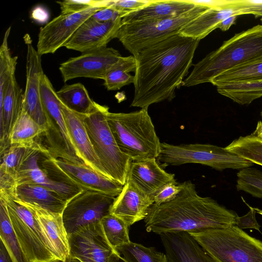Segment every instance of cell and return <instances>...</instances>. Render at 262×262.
<instances>
[{"label": "cell", "instance_id": "obj_28", "mask_svg": "<svg viewBox=\"0 0 262 262\" xmlns=\"http://www.w3.org/2000/svg\"><path fill=\"white\" fill-rule=\"evenodd\" d=\"M56 94L61 103L80 114H89L97 104L91 98L86 89L81 83L66 84Z\"/></svg>", "mask_w": 262, "mask_h": 262}, {"label": "cell", "instance_id": "obj_18", "mask_svg": "<svg viewBox=\"0 0 262 262\" xmlns=\"http://www.w3.org/2000/svg\"><path fill=\"white\" fill-rule=\"evenodd\" d=\"M122 25V18L101 23L92 16L79 27L65 47L82 53L107 47L108 43L116 38Z\"/></svg>", "mask_w": 262, "mask_h": 262}, {"label": "cell", "instance_id": "obj_19", "mask_svg": "<svg viewBox=\"0 0 262 262\" xmlns=\"http://www.w3.org/2000/svg\"><path fill=\"white\" fill-rule=\"evenodd\" d=\"M153 199L143 192L129 178L120 194L115 198L111 213L122 219L130 227L146 217Z\"/></svg>", "mask_w": 262, "mask_h": 262}, {"label": "cell", "instance_id": "obj_43", "mask_svg": "<svg viewBox=\"0 0 262 262\" xmlns=\"http://www.w3.org/2000/svg\"><path fill=\"white\" fill-rule=\"evenodd\" d=\"M231 8L242 14H251L262 18V0H231Z\"/></svg>", "mask_w": 262, "mask_h": 262}, {"label": "cell", "instance_id": "obj_42", "mask_svg": "<svg viewBox=\"0 0 262 262\" xmlns=\"http://www.w3.org/2000/svg\"><path fill=\"white\" fill-rule=\"evenodd\" d=\"M152 0H111L108 7L119 13L121 17L138 10L149 4Z\"/></svg>", "mask_w": 262, "mask_h": 262}, {"label": "cell", "instance_id": "obj_38", "mask_svg": "<svg viewBox=\"0 0 262 262\" xmlns=\"http://www.w3.org/2000/svg\"><path fill=\"white\" fill-rule=\"evenodd\" d=\"M236 189L252 196L262 198V171L250 167L241 169L237 173Z\"/></svg>", "mask_w": 262, "mask_h": 262}, {"label": "cell", "instance_id": "obj_33", "mask_svg": "<svg viewBox=\"0 0 262 262\" xmlns=\"http://www.w3.org/2000/svg\"><path fill=\"white\" fill-rule=\"evenodd\" d=\"M0 238L14 262H30L23 250L12 227L6 204L0 198Z\"/></svg>", "mask_w": 262, "mask_h": 262}, {"label": "cell", "instance_id": "obj_31", "mask_svg": "<svg viewBox=\"0 0 262 262\" xmlns=\"http://www.w3.org/2000/svg\"><path fill=\"white\" fill-rule=\"evenodd\" d=\"M225 148L253 164L262 166V133L257 129L249 135L233 140Z\"/></svg>", "mask_w": 262, "mask_h": 262}, {"label": "cell", "instance_id": "obj_52", "mask_svg": "<svg viewBox=\"0 0 262 262\" xmlns=\"http://www.w3.org/2000/svg\"><path fill=\"white\" fill-rule=\"evenodd\" d=\"M254 209H255V210L256 211V212L257 213H259V214H260L262 216V210H260L257 208H254Z\"/></svg>", "mask_w": 262, "mask_h": 262}, {"label": "cell", "instance_id": "obj_12", "mask_svg": "<svg viewBox=\"0 0 262 262\" xmlns=\"http://www.w3.org/2000/svg\"><path fill=\"white\" fill-rule=\"evenodd\" d=\"M115 198L86 189L70 199L62 213L68 236L81 227L100 223L103 217L111 213Z\"/></svg>", "mask_w": 262, "mask_h": 262}, {"label": "cell", "instance_id": "obj_4", "mask_svg": "<svg viewBox=\"0 0 262 262\" xmlns=\"http://www.w3.org/2000/svg\"><path fill=\"white\" fill-rule=\"evenodd\" d=\"M107 121L120 150L132 161L157 159L161 142L148 108L107 114Z\"/></svg>", "mask_w": 262, "mask_h": 262}, {"label": "cell", "instance_id": "obj_25", "mask_svg": "<svg viewBox=\"0 0 262 262\" xmlns=\"http://www.w3.org/2000/svg\"><path fill=\"white\" fill-rule=\"evenodd\" d=\"M195 6L187 0H152L141 9L124 15L122 24L172 17L187 12Z\"/></svg>", "mask_w": 262, "mask_h": 262}, {"label": "cell", "instance_id": "obj_50", "mask_svg": "<svg viewBox=\"0 0 262 262\" xmlns=\"http://www.w3.org/2000/svg\"><path fill=\"white\" fill-rule=\"evenodd\" d=\"M51 262H82V261L76 258L70 256L68 258H67L64 260L56 258Z\"/></svg>", "mask_w": 262, "mask_h": 262}, {"label": "cell", "instance_id": "obj_41", "mask_svg": "<svg viewBox=\"0 0 262 262\" xmlns=\"http://www.w3.org/2000/svg\"><path fill=\"white\" fill-rule=\"evenodd\" d=\"M183 184L175 179L164 185L154 196L155 204L159 205L173 200L181 191Z\"/></svg>", "mask_w": 262, "mask_h": 262}, {"label": "cell", "instance_id": "obj_26", "mask_svg": "<svg viewBox=\"0 0 262 262\" xmlns=\"http://www.w3.org/2000/svg\"><path fill=\"white\" fill-rule=\"evenodd\" d=\"M29 207L34 211L54 249L56 258L66 260L70 256V250L68 236L63 223L62 214Z\"/></svg>", "mask_w": 262, "mask_h": 262}, {"label": "cell", "instance_id": "obj_8", "mask_svg": "<svg viewBox=\"0 0 262 262\" xmlns=\"http://www.w3.org/2000/svg\"><path fill=\"white\" fill-rule=\"evenodd\" d=\"M157 161L161 167L198 163L217 170L242 169L253 163L222 147L208 144L172 145L162 142Z\"/></svg>", "mask_w": 262, "mask_h": 262}, {"label": "cell", "instance_id": "obj_7", "mask_svg": "<svg viewBox=\"0 0 262 262\" xmlns=\"http://www.w3.org/2000/svg\"><path fill=\"white\" fill-rule=\"evenodd\" d=\"M208 9L196 5L174 17L122 24L116 38L134 56L143 49L179 33L185 26Z\"/></svg>", "mask_w": 262, "mask_h": 262}, {"label": "cell", "instance_id": "obj_27", "mask_svg": "<svg viewBox=\"0 0 262 262\" xmlns=\"http://www.w3.org/2000/svg\"><path fill=\"white\" fill-rule=\"evenodd\" d=\"M242 13L233 9L209 8L185 26L179 33L186 37L200 40L217 29L219 24L232 15Z\"/></svg>", "mask_w": 262, "mask_h": 262}, {"label": "cell", "instance_id": "obj_23", "mask_svg": "<svg viewBox=\"0 0 262 262\" xmlns=\"http://www.w3.org/2000/svg\"><path fill=\"white\" fill-rule=\"evenodd\" d=\"M127 177L152 199L164 185L175 179L174 174L165 171L156 159L132 161Z\"/></svg>", "mask_w": 262, "mask_h": 262}, {"label": "cell", "instance_id": "obj_5", "mask_svg": "<svg viewBox=\"0 0 262 262\" xmlns=\"http://www.w3.org/2000/svg\"><path fill=\"white\" fill-rule=\"evenodd\" d=\"M189 233L216 262H262V242L236 225Z\"/></svg>", "mask_w": 262, "mask_h": 262}, {"label": "cell", "instance_id": "obj_30", "mask_svg": "<svg viewBox=\"0 0 262 262\" xmlns=\"http://www.w3.org/2000/svg\"><path fill=\"white\" fill-rule=\"evenodd\" d=\"M136 60L133 55L122 56L109 69L103 79V85L108 91L118 90L122 87L134 83Z\"/></svg>", "mask_w": 262, "mask_h": 262}, {"label": "cell", "instance_id": "obj_32", "mask_svg": "<svg viewBox=\"0 0 262 262\" xmlns=\"http://www.w3.org/2000/svg\"><path fill=\"white\" fill-rule=\"evenodd\" d=\"M262 80V57L222 73L210 81L213 85L241 81Z\"/></svg>", "mask_w": 262, "mask_h": 262}, {"label": "cell", "instance_id": "obj_13", "mask_svg": "<svg viewBox=\"0 0 262 262\" xmlns=\"http://www.w3.org/2000/svg\"><path fill=\"white\" fill-rule=\"evenodd\" d=\"M48 162L56 176L63 181L74 184L83 190L97 191L116 197L123 185L100 173L85 164H76L57 159L52 155Z\"/></svg>", "mask_w": 262, "mask_h": 262}, {"label": "cell", "instance_id": "obj_44", "mask_svg": "<svg viewBox=\"0 0 262 262\" xmlns=\"http://www.w3.org/2000/svg\"><path fill=\"white\" fill-rule=\"evenodd\" d=\"M250 210L242 216H237L236 219L235 225L241 229H254L259 231L260 226L257 222L255 217L256 211L254 208L247 204Z\"/></svg>", "mask_w": 262, "mask_h": 262}, {"label": "cell", "instance_id": "obj_35", "mask_svg": "<svg viewBox=\"0 0 262 262\" xmlns=\"http://www.w3.org/2000/svg\"><path fill=\"white\" fill-rule=\"evenodd\" d=\"M116 250L127 262H168L165 253L132 242Z\"/></svg>", "mask_w": 262, "mask_h": 262}, {"label": "cell", "instance_id": "obj_53", "mask_svg": "<svg viewBox=\"0 0 262 262\" xmlns=\"http://www.w3.org/2000/svg\"><path fill=\"white\" fill-rule=\"evenodd\" d=\"M260 21L261 23V25H262V18L260 19Z\"/></svg>", "mask_w": 262, "mask_h": 262}, {"label": "cell", "instance_id": "obj_9", "mask_svg": "<svg viewBox=\"0 0 262 262\" xmlns=\"http://www.w3.org/2000/svg\"><path fill=\"white\" fill-rule=\"evenodd\" d=\"M7 205L17 238L30 262H51L56 259L54 249L34 211L14 199L0 195Z\"/></svg>", "mask_w": 262, "mask_h": 262}, {"label": "cell", "instance_id": "obj_36", "mask_svg": "<svg viewBox=\"0 0 262 262\" xmlns=\"http://www.w3.org/2000/svg\"><path fill=\"white\" fill-rule=\"evenodd\" d=\"M100 223L107 241L114 250L131 242L129 227L120 218L110 213L102 218Z\"/></svg>", "mask_w": 262, "mask_h": 262}, {"label": "cell", "instance_id": "obj_2", "mask_svg": "<svg viewBox=\"0 0 262 262\" xmlns=\"http://www.w3.org/2000/svg\"><path fill=\"white\" fill-rule=\"evenodd\" d=\"M183 188L172 201L159 205L153 204L144 219L146 230L161 234L188 233L224 228L235 225L238 215L210 197L196 192L191 181L182 183Z\"/></svg>", "mask_w": 262, "mask_h": 262}, {"label": "cell", "instance_id": "obj_24", "mask_svg": "<svg viewBox=\"0 0 262 262\" xmlns=\"http://www.w3.org/2000/svg\"><path fill=\"white\" fill-rule=\"evenodd\" d=\"M24 94L15 76L10 80L0 100V153L10 146L11 130L23 108Z\"/></svg>", "mask_w": 262, "mask_h": 262}, {"label": "cell", "instance_id": "obj_15", "mask_svg": "<svg viewBox=\"0 0 262 262\" xmlns=\"http://www.w3.org/2000/svg\"><path fill=\"white\" fill-rule=\"evenodd\" d=\"M111 47L82 53L61 63L59 70L64 82L76 78L104 79L109 69L121 57Z\"/></svg>", "mask_w": 262, "mask_h": 262}, {"label": "cell", "instance_id": "obj_21", "mask_svg": "<svg viewBox=\"0 0 262 262\" xmlns=\"http://www.w3.org/2000/svg\"><path fill=\"white\" fill-rule=\"evenodd\" d=\"M168 262H216L187 232L160 234Z\"/></svg>", "mask_w": 262, "mask_h": 262}, {"label": "cell", "instance_id": "obj_34", "mask_svg": "<svg viewBox=\"0 0 262 262\" xmlns=\"http://www.w3.org/2000/svg\"><path fill=\"white\" fill-rule=\"evenodd\" d=\"M46 129L39 125L23 110L14 124L9 135L10 144L29 146L35 138L43 135Z\"/></svg>", "mask_w": 262, "mask_h": 262}, {"label": "cell", "instance_id": "obj_14", "mask_svg": "<svg viewBox=\"0 0 262 262\" xmlns=\"http://www.w3.org/2000/svg\"><path fill=\"white\" fill-rule=\"evenodd\" d=\"M102 8H95L55 17L40 30L37 51L41 55L54 53L66 46L79 27L89 17Z\"/></svg>", "mask_w": 262, "mask_h": 262}, {"label": "cell", "instance_id": "obj_45", "mask_svg": "<svg viewBox=\"0 0 262 262\" xmlns=\"http://www.w3.org/2000/svg\"><path fill=\"white\" fill-rule=\"evenodd\" d=\"M92 17L98 21L107 23L114 20L121 16L111 8L105 7L97 11Z\"/></svg>", "mask_w": 262, "mask_h": 262}, {"label": "cell", "instance_id": "obj_10", "mask_svg": "<svg viewBox=\"0 0 262 262\" xmlns=\"http://www.w3.org/2000/svg\"><path fill=\"white\" fill-rule=\"evenodd\" d=\"M40 96L47 119V148L55 158L76 164H85L78 156L70 139L56 92L47 76L40 81Z\"/></svg>", "mask_w": 262, "mask_h": 262}, {"label": "cell", "instance_id": "obj_1", "mask_svg": "<svg viewBox=\"0 0 262 262\" xmlns=\"http://www.w3.org/2000/svg\"><path fill=\"white\" fill-rule=\"evenodd\" d=\"M199 42L178 33L134 55L136 68L130 106L148 108L152 104L172 100L192 65Z\"/></svg>", "mask_w": 262, "mask_h": 262}, {"label": "cell", "instance_id": "obj_51", "mask_svg": "<svg viewBox=\"0 0 262 262\" xmlns=\"http://www.w3.org/2000/svg\"><path fill=\"white\" fill-rule=\"evenodd\" d=\"M260 116L262 118V111L260 113ZM256 128L258 130L259 132L262 133V122L258 121L256 126Z\"/></svg>", "mask_w": 262, "mask_h": 262}, {"label": "cell", "instance_id": "obj_39", "mask_svg": "<svg viewBox=\"0 0 262 262\" xmlns=\"http://www.w3.org/2000/svg\"><path fill=\"white\" fill-rule=\"evenodd\" d=\"M27 146L19 144H11L7 149L0 153L1 162L0 171L16 178L18 170L24 160Z\"/></svg>", "mask_w": 262, "mask_h": 262}, {"label": "cell", "instance_id": "obj_6", "mask_svg": "<svg viewBox=\"0 0 262 262\" xmlns=\"http://www.w3.org/2000/svg\"><path fill=\"white\" fill-rule=\"evenodd\" d=\"M109 108L97 103L84 121L94 150L108 177L123 185L132 162L118 147L107 121Z\"/></svg>", "mask_w": 262, "mask_h": 262}, {"label": "cell", "instance_id": "obj_3", "mask_svg": "<svg viewBox=\"0 0 262 262\" xmlns=\"http://www.w3.org/2000/svg\"><path fill=\"white\" fill-rule=\"evenodd\" d=\"M262 57V25L235 34L216 50L194 65L182 86L189 87L211 80L244 63Z\"/></svg>", "mask_w": 262, "mask_h": 262}, {"label": "cell", "instance_id": "obj_47", "mask_svg": "<svg viewBox=\"0 0 262 262\" xmlns=\"http://www.w3.org/2000/svg\"><path fill=\"white\" fill-rule=\"evenodd\" d=\"M238 16L234 15L226 18L219 24L217 29H220L223 31L228 30L232 25L235 24Z\"/></svg>", "mask_w": 262, "mask_h": 262}, {"label": "cell", "instance_id": "obj_16", "mask_svg": "<svg viewBox=\"0 0 262 262\" xmlns=\"http://www.w3.org/2000/svg\"><path fill=\"white\" fill-rule=\"evenodd\" d=\"M70 256L82 262H109L118 252L107 241L100 222L79 228L68 236Z\"/></svg>", "mask_w": 262, "mask_h": 262}, {"label": "cell", "instance_id": "obj_46", "mask_svg": "<svg viewBox=\"0 0 262 262\" xmlns=\"http://www.w3.org/2000/svg\"><path fill=\"white\" fill-rule=\"evenodd\" d=\"M194 4L204 6L209 8L225 9H231V0H187Z\"/></svg>", "mask_w": 262, "mask_h": 262}, {"label": "cell", "instance_id": "obj_48", "mask_svg": "<svg viewBox=\"0 0 262 262\" xmlns=\"http://www.w3.org/2000/svg\"><path fill=\"white\" fill-rule=\"evenodd\" d=\"M0 262H14L2 240L0 241Z\"/></svg>", "mask_w": 262, "mask_h": 262}, {"label": "cell", "instance_id": "obj_11", "mask_svg": "<svg viewBox=\"0 0 262 262\" xmlns=\"http://www.w3.org/2000/svg\"><path fill=\"white\" fill-rule=\"evenodd\" d=\"M51 155L46 147L36 140L28 146L16 175L17 184H38L57 192L69 201L83 190L56 176L47 161Z\"/></svg>", "mask_w": 262, "mask_h": 262}, {"label": "cell", "instance_id": "obj_29", "mask_svg": "<svg viewBox=\"0 0 262 262\" xmlns=\"http://www.w3.org/2000/svg\"><path fill=\"white\" fill-rule=\"evenodd\" d=\"M216 87L219 94L241 105L249 104L262 97V80L229 83Z\"/></svg>", "mask_w": 262, "mask_h": 262}, {"label": "cell", "instance_id": "obj_40", "mask_svg": "<svg viewBox=\"0 0 262 262\" xmlns=\"http://www.w3.org/2000/svg\"><path fill=\"white\" fill-rule=\"evenodd\" d=\"M111 0H64L58 1L60 14H68L79 12L85 10L108 7Z\"/></svg>", "mask_w": 262, "mask_h": 262}, {"label": "cell", "instance_id": "obj_49", "mask_svg": "<svg viewBox=\"0 0 262 262\" xmlns=\"http://www.w3.org/2000/svg\"><path fill=\"white\" fill-rule=\"evenodd\" d=\"M109 262H127L118 253L115 254Z\"/></svg>", "mask_w": 262, "mask_h": 262}, {"label": "cell", "instance_id": "obj_37", "mask_svg": "<svg viewBox=\"0 0 262 262\" xmlns=\"http://www.w3.org/2000/svg\"><path fill=\"white\" fill-rule=\"evenodd\" d=\"M10 26L5 32L0 47V100L11 78L15 76L17 57L12 56L9 46L8 38L11 31Z\"/></svg>", "mask_w": 262, "mask_h": 262}, {"label": "cell", "instance_id": "obj_20", "mask_svg": "<svg viewBox=\"0 0 262 262\" xmlns=\"http://www.w3.org/2000/svg\"><path fill=\"white\" fill-rule=\"evenodd\" d=\"M60 104L70 139L78 156L85 165L108 178L90 141L84 121L85 115L70 110L60 101Z\"/></svg>", "mask_w": 262, "mask_h": 262}, {"label": "cell", "instance_id": "obj_22", "mask_svg": "<svg viewBox=\"0 0 262 262\" xmlns=\"http://www.w3.org/2000/svg\"><path fill=\"white\" fill-rule=\"evenodd\" d=\"M10 198L27 206L58 214H62L69 201L54 190L30 183L17 185L13 196Z\"/></svg>", "mask_w": 262, "mask_h": 262}, {"label": "cell", "instance_id": "obj_17", "mask_svg": "<svg viewBox=\"0 0 262 262\" xmlns=\"http://www.w3.org/2000/svg\"><path fill=\"white\" fill-rule=\"evenodd\" d=\"M24 41L27 46L26 84L23 110L39 125L46 129L47 119L40 96V81L45 74L41 56L33 46L28 34L24 36Z\"/></svg>", "mask_w": 262, "mask_h": 262}]
</instances>
